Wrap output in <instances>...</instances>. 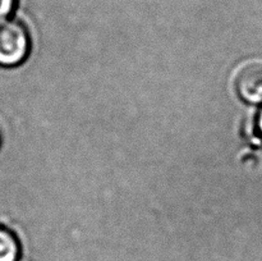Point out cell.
<instances>
[{
	"label": "cell",
	"mask_w": 262,
	"mask_h": 261,
	"mask_svg": "<svg viewBox=\"0 0 262 261\" xmlns=\"http://www.w3.org/2000/svg\"><path fill=\"white\" fill-rule=\"evenodd\" d=\"M30 50L31 37L25 25L12 18L0 20V66H19Z\"/></svg>",
	"instance_id": "cell-1"
},
{
	"label": "cell",
	"mask_w": 262,
	"mask_h": 261,
	"mask_svg": "<svg viewBox=\"0 0 262 261\" xmlns=\"http://www.w3.org/2000/svg\"><path fill=\"white\" fill-rule=\"evenodd\" d=\"M235 90L243 101L262 104V61H251L242 67L235 78Z\"/></svg>",
	"instance_id": "cell-2"
},
{
	"label": "cell",
	"mask_w": 262,
	"mask_h": 261,
	"mask_svg": "<svg viewBox=\"0 0 262 261\" xmlns=\"http://www.w3.org/2000/svg\"><path fill=\"white\" fill-rule=\"evenodd\" d=\"M20 243L17 235L5 227H0V261H18Z\"/></svg>",
	"instance_id": "cell-3"
},
{
	"label": "cell",
	"mask_w": 262,
	"mask_h": 261,
	"mask_svg": "<svg viewBox=\"0 0 262 261\" xmlns=\"http://www.w3.org/2000/svg\"><path fill=\"white\" fill-rule=\"evenodd\" d=\"M17 0H0V20L7 19L14 10Z\"/></svg>",
	"instance_id": "cell-4"
},
{
	"label": "cell",
	"mask_w": 262,
	"mask_h": 261,
	"mask_svg": "<svg viewBox=\"0 0 262 261\" xmlns=\"http://www.w3.org/2000/svg\"><path fill=\"white\" fill-rule=\"evenodd\" d=\"M257 129H258V135H260V137L262 140V106H261L260 112H258V115H257Z\"/></svg>",
	"instance_id": "cell-5"
},
{
	"label": "cell",
	"mask_w": 262,
	"mask_h": 261,
	"mask_svg": "<svg viewBox=\"0 0 262 261\" xmlns=\"http://www.w3.org/2000/svg\"><path fill=\"white\" fill-rule=\"evenodd\" d=\"M0 142H2V133H0Z\"/></svg>",
	"instance_id": "cell-6"
}]
</instances>
